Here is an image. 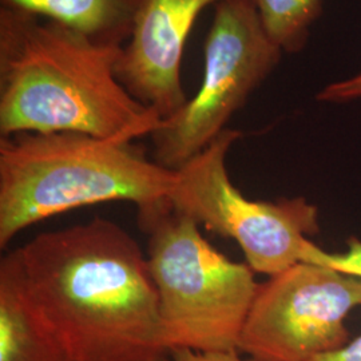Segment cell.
Returning a JSON list of instances; mask_svg holds the SVG:
<instances>
[{"instance_id":"obj_11","label":"cell","mask_w":361,"mask_h":361,"mask_svg":"<svg viewBox=\"0 0 361 361\" xmlns=\"http://www.w3.org/2000/svg\"><path fill=\"white\" fill-rule=\"evenodd\" d=\"M267 35L284 54H298L310 27L323 13V0H250Z\"/></svg>"},{"instance_id":"obj_8","label":"cell","mask_w":361,"mask_h":361,"mask_svg":"<svg viewBox=\"0 0 361 361\" xmlns=\"http://www.w3.org/2000/svg\"><path fill=\"white\" fill-rule=\"evenodd\" d=\"M222 0H145L116 66L121 85L162 119L189 101L180 80L185 44L207 6Z\"/></svg>"},{"instance_id":"obj_5","label":"cell","mask_w":361,"mask_h":361,"mask_svg":"<svg viewBox=\"0 0 361 361\" xmlns=\"http://www.w3.org/2000/svg\"><path fill=\"white\" fill-rule=\"evenodd\" d=\"M240 138L238 130H224L177 170L171 209L234 240L255 273L271 277L297 262H310L317 247L310 237L320 232L319 209L304 197L274 202L246 198L226 169V155Z\"/></svg>"},{"instance_id":"obj_13","label":"cell","mask_w":361,"mask_h":361,"mask_svg":"<svg viewBox=\"0 0 361 361\" xmlns=\"http://www.w3.org/2000/svg\"><path fill=\"white\" fill-rule=\"evenodd\" d=\"M361 98V71L356 75L331 83L316 95V99L328 104H345Z\"/></svg>"},{"instance_id":"obj_3","label":"cell","mask_w":361,"mask_h":361,"mask_svg":"<svg viewBox=\"0 0 361 361\" xmlns=\"http://www.w3.org/2000/svg\"><path fill=\"white\" fill-rule=\"evenodd\" d=\"M177 171L133 141L77 133L0 138V247L40 221L79 207L123 201L146 216L171 207Z\"/></svg>"},{"instance_id":"obj_2","label":"cell","mask_w":361,"mask_h":361,"mask_svg":"<svg viewBox=\"0 0 361 361\" xmlns=\"http://www.w3.org/2000/svg\"><path fill=\"white\" fill-rule=\"evenodd\" d=\"M122 49L0 7V135L77 133L123 141L150 135L162 118L118 80Z\"/></svg>"},{"instance_id":"obj_4","label":"cell","mask_w":361,"mask_h":361,"mask_svg":"<svg viewBox=\"0 0 361 361\" xmlns=\"http://www.w3.org/2000/svg\"><path fill=\"white\" fill-rule=\"evenodd\" d=\"M147 234V262L154 281L168 353L238 350L257 293L255 271L212 245L200 224L171 207L138 217Z\"/></svg>"},{"instance_id":"obj_14","label":"cell","mask_w":361,"mask_h":361,"mask_svg":"<svg viewBox=\"0 0 361 361\" xmlns=\"http://www.w3.org/2000/svg\"><path fill=\"white\" fill-rule=\"evenodd\" d=\"M240 350H219V352H198L193 349H173L158 361H256L243 359Z\"/></svg>"},{"instance_id":"obj_10","label":"cell","mask_w":361,"mask_h":361,"mask_svg":"<svg viewBox=\"0 0 361 361\" xmlns=\"http://www.w3.org/2000/svg\"><path fill=\"white\" fill-rule=\"evenodd\" d=\"M145 0H0L1 7L54 20L104 46L123 47Z\"/></svg>"},{"instance_id":"obj_1","label":"cell","mask_w":361,"mask_h":361,"mask_svg":"<svg viewBox=\"0 0 361 361\" xmlns=\"http://www.w3.org/2000/svg\"><path fill=\"white\" fill-rule=\"evenodd\" d=\"M35 302L75 361H158L168 353L140 244L95 217L18 247Z\"/></svg>"},{"instance_id":"obj_6","label":"cell","mask_w":361,"mask_h":361,"mask_svg":"<svg viewBox=\"0 0 361 361\" xmlns=\"http://www.w3.org/2000/svg\"><path fill=\"white\" fill-rule=\"evenodd\" d=\"M283 54L250 0L216 4L204 49V77L192 99L150 134L153 159L180 170L213 142L279 66Z\"/></svg>"},{"instance_id":"obj_15","label":"cell","mask_w":361,"mask_h":361,"mask_svg":"<svg viewBox=\"0 0 361 361\" xmlns=\"http://www.w3.org/2000/svg\"><path fill=\"white\" fill-rule=\"evenodd\" d=\"M308 361H361V334L341 348L319 355Z\"/></svg>"},{"instance_id":"obj_7","label":"cell","mask_w":361,"mask_h":361,"mask_svg":"<svg viewBox=\"0 0 361 361\" xmlns=\"http://www.w3.org/2000/svg\"><path fill=\"white\" fill-rule=\"evenodd\" d=\"M361 307V277L297 262L258 285L238 350L256 361H308L349 341L345 320Z\"/></svg>"},{"instance_id":"obj_12","label":"cell","mask_w":361,"mask_h":361,"mask_svg":"<svg viewBox=\"0 0 361 361\" xmlns=\"http://www.w3.org/2000/svg\"><path fill=\"white\" fill-rule=\"evenodd\" d=\"M347 246V250L341 253H328L317 246L310 257V262L328 265L337 271L361 277V240L350 237Z\"/></svg>"},{"instance_id":"obj_9","label":"cell","mask_w":361,"mask_h":361,"mask_svg":"<svg viewBox=\"0 0 361 361\" xmlns=\"http://www.w3.org/2000/svg\"><path fill=\"white\" fill-rule=\"evenodd\" d=\"M0 361H75L31 295L18 249L0 261Z\"/></svg>"}]
</instances>
